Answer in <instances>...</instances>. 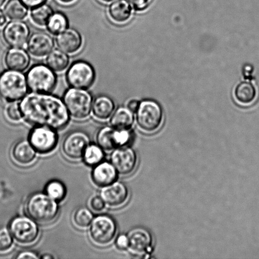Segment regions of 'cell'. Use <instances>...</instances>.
Segmentation results:
<instances>
[{"label": "cell", "mask_w": 259, "mask_h": 259, "mask_svg": "<svg viewBox=\"0 0 259 259\" xmlns=\"http://www.w3.org/2000/svg\"><path fill=\"white\" fill-rule=\"evenodd\" d=\"M5 13L10 20H22L27 17L28 8L20 0H9L5 5Z\"/></svg>", "instance_id": "28"}, {"label": "cell", "mask_w": 259, "mask_h": 259, "mask_svg": "<svg viewBox=\"0 0 259 259\" xmlns=\"http://www.w3.org/2000/svg\"><path fill=\"white\" fill-rule=\"evenodd\" d=\"M136 113L137 125L145 133H154L162 125L163 112L156 101L151 100L141 101Z\"/></svg>", "instance_id": "6"}, {"label": "cell", "mask_w": 259, "mask_h": 259, "mask_svg": "<svg viewBox=\"0 0 259 259\" xmlns=\"http://www.w3.org/2000/svg\"><path fill=\"white\" fill-rule=\"evenodd\" d=\"M28 88L32 92L50 93L57 84V76L49 66L33 65L26 74Z\"/></svg>", "instance_id": "8"}, {"label": "cell", "mask_w": 259, "mask_h": 259, "mask_svg": "<svg viewBox=\"0 0 259 259\" xmlns=\"http://www.w3.org/2000/svg\"><path fill=\"white\" fill-rule=\"evenodd\" d=\"M26 75L20 71L9 70L0 74V98L7 102L21 101L27 95Z\"/></svg>", "instance_id": "3"}, {"label": "cell", "mask_w": 259, "mask_h": 259, "mask_svg": "<svg viewBox=\"0 0 259 259\" xmlns=\"http://www.w3.org/2000/svg\"><path fill=\"white\" fill-rule=\"evenodd\" d=\"M134 9L137 10H143L148 5L150 0H128Z\"/></svg>", "instance_id": "39"}, {"label": "cell", "mask_w": 259, "mask_h": 259, "mask_svg": "<svg viewBox=\"0 0 259 259\" xmlns=\"http://www.w3.org/2000/svg\"><path fill=\"white\" fill-rule=\"evenodd\" d=\"M37 152L29 140L23 139L13 147L12 157L16 164L22 166H30L36 160Z\"/></svg>", "instance_id": "19"}, {"label": "cell", "mask_w": 259, "mask_h": 259, "mask_svg": "<svg viewBox=\"0 0 259 259\" xmlns=\"http://www.w3.org/2000/svg\"><path fill=\"white\" fill-rule=\"evenodd\" d=\"M110 162L119 175L126 176L136 170L138 157L136 151L131 147H119L111 151Z\"/></svg>", "instance_id": "12"}, {"label": "cell", "mask_w": 259, "mask_h": 259, "mask_svg": "<svg viewBox=\"0 0 259 259\" xmlns=\"http://www.w3.org/2000/svg\"><path fill=\"white\" fill-rule=\"evenodd\" d=\"M257 95L256 90L252 83L242 82L235 89V96L236 100L243 105H248L255 100Z\"/></svg>", "instance_id": "25"}, {"label": "cell", "mask_w": 259, "mask_h": 259, "mask_svg": "<svg viewBox=\"0 0 259 259\" xmlns=\"http://www.w3.org/2000/svg\"><path fill=\"white\" fill-rule=\"evenodd\" d=\"M139 104L140 103H139V101L136 100H132L128 103L127 107L132 111V112H136L137 109L139 108Z\"/></svg>", "instance_id": "41"}, {"label": "cell", "mask_w": 259, "mask_h": 259, "mask_svg": "<svg viewBox=\"0 0 259 259\" xmlns=\"http://www.w3.org/2000/svg\"><path fill=\"white\" fill-rule=\"evenodd\" d=\"M47 1V0H20L25 7L31 9L45 4Z\"/></svg>", "instance_id": "40"}, {"label": "cell", "mask_w": 259, "mask_h": 259, "mask_svg": "<svg viewBox=\"0 0 259 259\" xmlns=\"http://www.w3.org/2000/svg\"><path fill=\"white\" fill-rule=\"evenodd\" d=\"M15 258L17 259H38L40 258V256L38 255L37 253L34 251L24 250L18 253Z\"/></svg>", "instance_id": "38"}, {"label": "cell", "mask_w": 259, "mask_h": 259, "mask_svg": "<svg viewBox=\"0 0 259 259\" xmlns=\"http://www.w3.org/2000/svg\"><path fill=\"white\" fill-rule=\"evenodd\" d=\"M54 257H53L52 255L50 254H44L43 255L40 256V258L43 259H47V258H53Z\"/></svg>", "instance_id": "44"}, {"label": "cell", "mask_w": 259, "mask_h": 259, "mask_svg": "<svg viewBox=\"0 0 259 259\" xmlns=\"http://www.w3.org/2000/svg\"><path fill=\"white\" fill-rule=\"evenodd\" d=\"M46 27L51 34L57 35L68 29V20L62 12L53 13Z\"/></svg>", "instance_id": "30"}, {"label": "cell", "mask_w": 259, "mask_h": 259, "mask_svg": "<svg viewBox=\"0 0 259 259\" xmlns=\"http://www.w3.org/2000/svg\"><path fill=\"white\" fill-rule=\"evenodd\" d=\"M14 241L9 229L0 228V252H6L11 249L14 245Z\"/></svg>", "instance_id": "34"}, {"label": "cell", "mask_w": 259, "mask_h": 259, "mask_svg": "<svg viewBox=\"0 0 259 259\" xmlns=\"http://www.w3.org/2000/svg\"><path fill=\"white\" fill-rule=\"evenodd\" d=\"M94 218L93 213L89 208L81 207L75 210L72 220L76 227L85 230L90 227Z\"/></svg>", "instance_id": "31"}, {"label": "cell", "mask_w": 259, "mask_h": 259, "mask_svg": "<svg viewBox=\"0 0 259 259\" xmlns=\"http://www.w3.org/2000/svg\"><path fill=\"white\" fill-rule=\"evenodd\" d=\"M6 115L10 121L12 123H19L23 119L21 110L19 104L12 103L6 110Z\"/></svg>", "instance_id": "35"}, {"label": "cell", "mask_w": 259, "mask_h": 259, "mask_svg": "<svg viewBox=\"0 0 259 259\" xmlns=\"http://www.w3.org/2000/svg\"><path fill=\"white\" fill-rule=\"evenodd\" d=\"M30 58L28 53L22 48L12 47L5 56V63L10 70L23 72L30 64Z\"/></svg>", "instance_id": "20"}, {"label": "cell", "mask_w": 259, "mask_h": 259, "mask_svg": "<svg viewBox=\"0 0 259 259\" xmlns=\"http://www.w3.org/2000/svg\"><path fill=\"white\" fill-rule=\"evenodd\" d=\"M100 196L108 207L118 208L123 206L128 201L129 190L123 182L116 180L112 184L103 187Z\"/></svg>", "instance_id": "14"}, {"label": "cell", "mask_w": 259, "mask_h": 259, "mask_svg": "<svg viewBox=\"0 0 259 259\" xmlns=\"http://www.w3.org/2000/svg\"><path fill=\"white\" fill-rule=\"evenodd\" d=\"M29 141L37 153L47 154L54 151L58 142L56 130L45 126H35L29 135Z\"/></svg>", "instance_id": "10"}, {"label": "cell", "mask_w": 259, "mask_h": 259, "mask_svg": "<svg viewBox=\"0 0 259 259\" xmlns=\"http://www.w3.org/2000/svg\"><path fill=\"white\" fill-rule=\"evenodd\" d=\"M53 13L52 8L45 3L32 9L30 14V20L35 25L44 27L47 26L48 20Z\"/></svg>", "instance_id": "27"}, {"label": "cell", "mask_w": 259, "mask_h": 259, "mask_svg": "<svg viewBox=\"0 0 259 259\" xmlns=\"http://www.w3.org/2000/svg\"><path fill=\"white\" fill-rule=\"evenodd\" d=\"M29 27L20 20L10 22L5 27L3 37L10 47L22 48L27 45L30 37Z\"/></svg>", "instance_id": "13"}, {"label": "cell", "mask_w": 259, "mask_h": 259, "mask_svg": "<svg viewBox=\"0 0 259 259\" xmlns=\"http://www.w3.org/2000/svg\"><path fill=\"white\" fill-rule=\"evenodd\" d=\"M7 22V16L4 12L0 10V28L4 27Z\"/></svg>", "instance_id": "42"}, {"label": "cell", "mask_w": 259, "mask_h": 259, "mask_svg": "<svg viewBox=\"0 0 259 259\" xmlns=\"http://www.w3.org/2000/svg\"><path fill=\"white\" fill-rule=\"evenodd\" d=\"M66 78L71 88L87 90L95 82L96 73L90 63L77 61L68 68Z\"/></svg>", "instance_id": "9"}, {"label": "cell", "mask_w": 259, "mask_h": 259, "mask_svg": "<svg viewBox=\"0 0 259 259\" xmlns=\"http://www.w3.org/2000/svg\"><path fill=\"white\" fill-rule=\"evenodd\" d=\"M117 230V224L112 217L107 214H100L94 218L89 227V235L96 245L105 247L115 239Z\"/></svg>", "instance_id": "5"}, {"label": "cell", "mask_w": 259, "mask_h": 259, "mask_svg": "<svg viewBox=\"0 0 259 259\" xmlns=\"http://www.w3.org/2000/svg\"><path fill=\"white\" fill-rule=\"evenodd\" d=\"M118 175L111 162L103 161L94 166L91 177L95 185L103 188L116 181Z\"/></svg>", "instance_id": "18"}, {"label": "cell", "mask_w": 259, "mask_h": 259, "mask_svg": "<svg viewBox=\"0 0 259 259\" xmlns=\"http://www.w3.org/2000/svg\"><path fill=\"white\" fill-rule=\"evenodd\" d=\"M132 8L128 0H115L108 9V15L111 22L123 24L131 19Z\"/></svg>", "instance_id": "21"}, {"label": "cell", "mask_w": 259, "mask_h": 259, "mask_svg": "<svg viewBox=\"0 0 259 259\" xmlns=\"http://www.w3.org/2000/svg\"><path fill=\"white\" fill-rule=\"evenodd\" d=\"M128 250L132 255L142 256L151 250L153 238L144 228H136L128 233Z\"/></svg>", "instance_id": "15"}, {"label": "cell", "mask_w": 259, "mask_h": 259, "mask_svg": "<svg viewBox=\"0 0 259 259\" xmlns=\"http://www.w3.org/2000/svg\"><path fill=\"white\" fill-rule=\"evenodd\" d=\"M100 1L101 2L105 3V4H108V3L113 2L115 1V0H100Z\"/></svg>", "instance_id": "45"}, {"label": "cell", "mask_w": 259, "mask_h": 259, "mask_svg": "<svg viewBox=\"0 0 259 259\" xmlns=\"http://www.w3.org/2000/svg\"><path fill=\"white\" fill-rule=\"evenodd\" d=\"M63 101L70 116L75 120H85L92 112L93 98L86 90L70 88L66 91Z\"/></svg>", "instance_id": "4"}, {"label": "cell", "mask_w": 259, "mask_h": 259, "mask_svg": "<svg viewBox=\"0 0 259 259\" xmlns=\"http://www.w3.org/2000/svg\"><path fill=\"white\" fill-rule=\"evenodd\" d=\"M134 122V112L124 106L116 109L110 119L111 125L117 129H131Z\"/></svg>", "instance_id": "23"}, {"label": "cell", "mask_w": 259, "mask_h": 259, "mask_svg": "<svg viewBox=\"0 0 259 259\" xmlns=\"http://www.w3.org/2000/svg\"><path fill=\"white\" fill-rule=\"evenodd\" d=\"M91 209L96 212H101L105 209L106 204L105 200L101 196H95L91 199Z\"/></svg>", "instance_id": "36"}, {"label": "cell", "mask_w": 259, "mask_h": 259, "mask_svg": "<svg viewBox=\"0 0 259 259\" xmlns=\"http://www.w3.org/2000/svg\"><path fill=\"white\" fill-rule=\"evenodd\" d=\"M45 193L58 202L62 201L67 195V189L62 182L52 180L45 187Z\"/></svg>", "instance_id": "32"}, {"label": "cell", "mask_w": 259, "mask_h": 259, "mask_svg": "<svg viewBox=\"0 0 259 259\" xmlns=\"http://www.w3.org/2000/svg\"><path fill=\"white\" fill-rule=\"evenodd\" d=\"M9 230L15 242L22 245H33L40 237L37 223L28 215L14 218L10 223Z\"/></svg>", "instance_id": "7"}, {"label": "cell", "mask_w": 259, "mask_h": 259, "mask_svg": "<svg viewBox=\"0 0 259 259\" xmlns=\"http://www.w3.org/2000/svg\"><path fill=\"white\" fill-rule=\"evenodd\" d=\"M115 110V103L108 96H99L93 101L92 114L96 120L101 121L109 120Z\"/></svg>", "instance_id": "22"}, {"label": "cell", "mask_w": 259, "mask_h": 259, "mask_svg": "<svg viewBox=\"0 0 259 259\" xmlns=\"http://www.w3.org/2000/svg\"><path fill=\"white\" fill-rule=\"evenodd\" d=\"M115 243L116 247H117L119 250H128V235L121 234L120 235H118V237H116V238Z\"/></svg>", "instance_id": "37"}, {"label": "cell", "mask_w": 259, "mask_h": 259, "mask_svg": "<svg viewBox=\"0 0 259 259\" xmlns=\"http://www.w3.org/2000/svg\"><path fill=\"white\" fill-rule=\"evenodd\" d=\"M58 2L64 5H69L76 1V0H57Z\"/></svg>", "instance_id": "43"}, {"label": "cell", "mask_w": 259, "mask_h": 259, "mask_svg": "<svg viewBox=\"0 0 259 259\" xmlns=\"http://www.w3.org/2000/svg\"><path fill=\"white\" fill-rule=\"evenodd\" d=\"M105 150L96 144H90L86 147L82 159L88 166H95L105 159Z\"/></svg>", "instance_id": "26"}, {"label": "cell", "mask_w": 259, "mask_h": 259, "mask_svg": "<svg viewBox=\"0 0 259 259\" xmlns=\"http://www.w3.org/2000/svg\"><path fill=\"white\" fill-rule=\"evenodd\" d=\"M91 144L90 136L82 131H74L68 133L63 139L62 149L63 154L70 160L82 158L86 147Z\"/></svg>", "instance_id": "11"}, {"label": "cell", "mask_w": 259, "mask_h": 259, "mask_svg": "<svg viewBox=\"0 0 259 259\" xmlns=\"http://www.w3.org/2000/svg\"><path fill=\"white\" fill-rule=\"evenodd\" d=\"M54 47L53 37L43 32L34 33L30 35L27 43L28 52L32 57L38 58L47 57Z\"/></svg>", "instance_id": "16"}, {"label": "cell", "mask_w": 259, "mask_h": 259, "mask_svg": "<svg viewBox=\"0 0 259 259\" xmlns=\"http://www.w3.org/2000/svg\"><path fill=\"white\" fill-rule=\"evenodd\" d=\"M58 202L46 193L37 192L30 195L25 203V212L37 223L48 224L57 219L59 214Z\"/></svg>", "instance_id": "2"}, {"label": "cell", "mask_w": 259, "mask_h": 259, "mask_svg": "<svg viewBox=\"0 0 259 259\" xmlns=\"http://www.w3.org/2000/svg\"><path fill=\"white\" fill-rule=\"evenodd\" d=\"M58 49L68 55H74L82 49V35L77 30L68 28L64 32L57 35L56 39Z\"/></svg>", "instance_id": "17"}, {"label": "cell", "mask_w": 259, "mask_h": 259, "mask_svg": "<svg viewBox=\"0 0 259 259\" xmlns=\"http://www.w3.org/2000/svg\"><path fill=\"white\" fill-rule=\"evenodd\" d=\"M19 106L23 119L34 126H48L58 131L65 128L70 121L64 101L50 93L27 94Z\"/></svg>", "instance_id": "1"}, {"label": "cell", "mask_w": 259, "mask_h": 259, "mask_svg": "<svg viewBox=\"0 0 259 259\" xmlns=\"http://www.w3.org/2000/svg\"><path fill=\"white\" fill-rule=\"evenodd\" d=\"M5 1H6V0H0V7H1L2 5L4 4Z\"/></svg>", "instance_id": "46"}, {"label": "cell", "mask_w": 259, "mask_h": 259, "mask_svg": "<svg viewBox=\"0 0 259 259\" xmlns=\"http://www.w3.org/2000/svg\"><path fill=\"white\" fill-rule=\"evenodd\" d=\"M114 127L112 126H105L101 127L96 135L97 144L105 151L111 152L116 149L113 139Z\"/></svg>", "instance_id": "29"}, {"label": "cell", "mask_w": 259, "mask_h": 259, "mask_svg": "<svg viewBox=\"0 0 259 259\" xmlns=\"http://www.w3.org/2000/svg\"><path fill=\"white\" fill-rule=\"evenodd\" d=\"M47 63L55 72H62L69 65L70 58L62 50H55L48 55Z\"/></svg>", "instance_id": "24"}, {"label": "cell", "mask_w": 259, "mask_h": 259, "mask_svg": "<svg viewBox=\"0 0 259 259\" xmlns=\"http://www.w3.org/2000/svg\"><path fill=\"white\" fill-rule=\"evenodd\" d=\"M113 139L116 148L127 146L132 138L131 129H117L114 128Z\"/></svg>", "instance_id": "33"}]
</instances>
